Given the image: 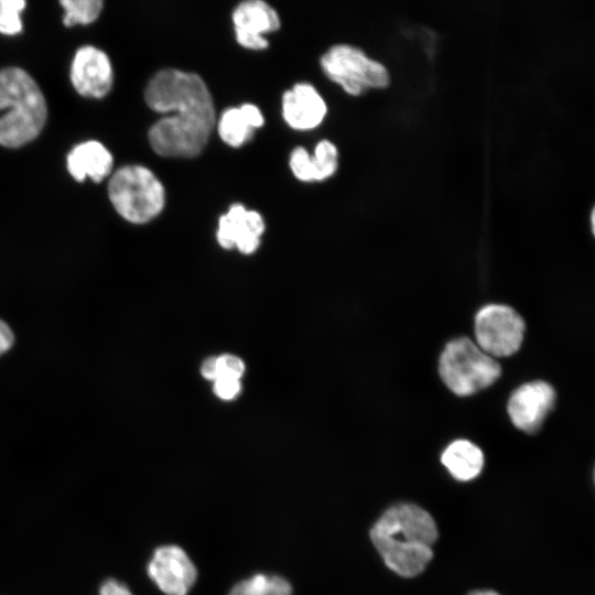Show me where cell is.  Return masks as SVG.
<instances>
[{"instance_id": "18", "label": "cell", "mask_w": 595, "mask_h": 595, "mask_svg": "<svg viewBox=\"0 0 595 595\" xmlns=\"http://www.w3.org/2000/svg\"><path fill=\"white\" fill-rule=\"evenodd\" d=\"M228 595H293V587L283 576L256 573L237 582Z\"/></svg>"}, {"instance_id": "7", "label": "cell", "mask_w": 595, "mask_h": 595, "mask_svg": "<svg viewBox=\"0 0 595 595\" xmlns=\"http://www.w3.org/2000/svg\"><path fill=\"white\" fill-rule=\"evenodd\" d=\"M524 321L512 307L489 304L482 307L474 322L476 345L493 358L517 353L524 335Z\"/></svg>"}, {"instance_id": "8", "label": "cell", "mask_w": 595, "mask_h": 595, "mask_svg": "<svg viewBox=\"0 0 595 595\" xmlns=\"http://www.w3.org/2000/svg\"><path fill=\"white\" fill-rule=\"evenodd\" d=\"M147 570L150 578L165 595H187L198 576L190 555L175 544L156 548Z\"/></svg>"}, {"instance_id": "10", "label": "cell", "mask_w": 595, "mask_h": 595, "mask_svg": "<svg viewBox=\"0 0 595 595\" xmlns=\"http://www.w3.org/2000/svg\"><path fill=\"white\" fill-rule=\"evenodd\" d=\"M75 90L89 98H102L112 86V67L108 55L91 45L78 48L69 72Z\"/></svg>"}, {"instance_id": "24", "label": "cell", "mask_w": 595, "mask_h": 595, "mask_svg": "<svg viewBox=\"0 0 595 595\" xmlns=\"http://www.w3.org/2000/svg\"><path fill=\"white\" fill-rule=\"evenodd\" d=\"M236 33L237 42L249 50H264L268 47L269 43L263 36L249 35L245 33Z\"/></svg>"}, {"instance_id": "23", "label": "cell", "mask_w": 595, "mask_h": 595, "mask_svg": "<svg viewBox=\"0 0 595 595\" xmlns=\"http://www.w3.org/2000/svg\"><path fill=\"white\" fill-rule=\"evenodd\" d=\"M15 343L12 327L0 317V357L9 353Z\"/></svg>"}, {"instance_id": "1", "label": "cell", "mask_w": 595, "mask_h": 595, "mask_svg": "<svg viewBox=\"0 0 595 595\" xmlns=\"http://www.w3.org/2000/svg\"><path fill=\"white\" fill-rule=\"evenodd\" d=\"M147 105L155 112H175L149 130L153 151L165 158H194L208 142L216 123L213 97L195 73L174 68L158 72L144 90Z\"/></svg>"}, {"instance_id": "12", "label": "cell", "mask_w": 595, "mask_h": 595, "mask_svg": "<svg viewBox=\"0 0 595 595\" xmlns=\"http://www.w3.org/2000/svg\"><path fill=\"white\" fill-rule=\"evenodd\" d=\"M326 111L324 99L310 84H295L282 96V115L292 129L316 128L323 121Z\"/></svg>"}, {"instance_id": "20", "label": "cell", "mask_w": 595, "mask_h": 595, "mask_svg": "<svg viewBox=\"0 0 595 595\" xmlns=\"http://www.w3.org/2000/svg\"><path fill=\"white\" fill-rule=\"evenodd\" d=\"M23 0H0V33L15 35L22 31L21 12L25 8Z\"/></svg>"}, {"instance_id": "5", "label": "cell", "mask_w": 595, "mask_h": 595, "mask_svg": "<svg viewBox=\"0 0 595 595\" xmlns=\"http://www.w3.org/2000/svg\"><path fill=\"white\" fill-rule=\"evenodd\" d=\"M439 374L453 393L466 397L491 386L500 377L501 367L468 337H458L443 349Z\"/></svg>"}, {"instance_id": "15", "label": "cell", "mask_w": 595, "mask_h": 595, "mask_svg": "<svg viewBox=\"0 0 595 595\" xmlns=\"http://www.w3.org/2000/svg\"><path fill=\"white\" fill-rule=\"evenodd\" d=\"M264 118L260 109L252 104L226 109L217 123L220 139L232 148H239L251 140L255 130L262 127Z\"/></svg>"}, {"instance_id": "26", "label": "cell", "mask_w": 595, "mask_h": 595, "mask_svg": "<svg viewBox=\"0 0 595 595\" xmlns=\"http://www.w3.org/2000/svg\"><path fill=\"white\" fill-rule=\"evenodd\" d=\"M201 372L208 380L216 379V357L208 358L201 367Z\"/></svg>"}, {"instance_id": "25", "label": "cell", "mask_w": 595, "mask_h": 595, "mask_svg": "<svg viewBox=\"0 0 595 595\" xmlns=\"http://www.w3.org/2000/svg\"><path fill=\"white\" fill-rule=\"evenodd\" d=\"M99 595H132V593L121 582L110 578L101 585Z\"/></svg>"}, {"instance_id": "6", "label": "cell", "mask_w": 595, "mask_h": 595, "mask_svg": "<svg viewBox=\"0 0 595 595\" xmlns=\"http://www.w3.org/2000/svg\"><path fill=\"white\" fill-rule=\"evenodd\" d=\"M325 75L350 95H359L371 87L389 83L386 67L368 57L358 47L348 44L332 46L321 58Z\"/></svg>"}, {"instance_id": "13", "label": "cell", "mask_w": 595, "mask_h": 595, "mask_svg": "<svg viewBox=\"0 0 595 595\" xmlns=\"http://www.w3.org/2000/svg\"><path fill=\"white\" fill-rule=\"evenodd\" d=\"M67 170L74 180L83 182L87 177L99 183L107 177L113 165L109 150L96 140L75 145L66 159Z\"/></svg>"}, {"instance_id": "17", "label": "cell", "mask_w": 595, "mask_h": 595, "mask_svg": "<svg viewBox=\"0 0 595 595\" xmlns=\"http://www.w3.org/2000/svg\"><path fill=\"white\" fill-rule=\"evenodd\" d=\"M441 462L453 478L459 482H469L480 474L484 466V454L470 441L456 440L443 451Z\"/></svg>"}, {"instance_id": "3", "label": "cell", "mask_w": 595, "mask_h": 595, "mask_svg": "<svg viewBox=\"0 0 595 595\" xmlns=\"http://www.w3.org/2000/svg\"><path fill=\"white\" fill-rule=\"evenodd\" d=\"M0 144L19 148L33 141L47 119V105L36 82L24 69H0Z\"/></svg>"}, {"instance_id": "9", "label": "cell", "mask_w": 595, "mask_h": 595, "mask_svg": "<svg viewBox=\"0 0 595 595\" xmlns=\"http://www.w3.org/2000/svg\"><path fill=\"white\" fill-rule=\"evenodd\" d=\"M555 402L553 387L542 380L530 381L510 396L507 411L512 424L522 432L537 433Z\"/></svg>"}, {"instance_id": "19", "label": "cell", "mask_w": 595, "mask_h": 595, "mask_svg": "<svg viewBox=\"0 0 595 595\" xmlns=\"http://www.w3.org/2000/svg\"><path fill=\"white\" fill-rule=\"evenodd\" d=\"M64 9L63 23L65 26L75 24H89L100 14L102 1L100 0H62Z\"/></svg>"}, {"instance_id": "4", "label": "cell", "mask_w": 595, "mask_h": 595, "mask_svg": "<svg viewBox=\"0 0 595 595\" xmlns=\"http://www.w3.org/2000/svg\"><path fill=\"white\" fill-rule=\"evenodd\" d=\"M108 197L125 220L145 224L164 208L165 190L151 170L130 164L119 167L111 175Z\"/></svg>"}, {"instance_id": "21", "label": "cell", "mask_w": 595, "mask_h": 595, "mask_svg": "<svg viewBox=\"0 0 595 595\" xmlns=\"http://www.w3.org/2000/svg\"><path fill=\"white\" fill-rule=\"evenodd\" d=\"M244 372L245 364L240 358L229 354L216 357V379L220 377L240 379Z\"/></svg>"}, {"instance_id": "2", "label": "cell", "mask_w": 595, "mask_h": 595, "mask_svg": "<svg viewBox=\"0 0 595 595\" xmlns=\"http://www.w3.org/2000/svg\"><path fill=\"white\" fill-rule=\"evenodd\" d=\"M437 527L429 511L402 502L389 507L369 531L383 563L402 577L422 573L433 559Z\"/></svg>"}, {"instance_id": "11", "label": "cell", "mask_w": 595, "mask_h": 595, "mask_svg": "<svg viewBox=\"0 0 595 595\" xmlns=\"http://www.w3.org/2000/svg\"><path fill=\"white\" fill-rule=\"evenodd\" d=\"M263 231L262 216L236 203L219 218L217 241L225 249L236 247L240 252L250 255L258 249Z\"/></svg>"}, {"instance_id": "27", "label": "cell", "mask_w": 595, "mask_h": 595, "mask_svg": "<svg viewBox=\"0 0 595 595\" xmlns=\"http://www.w3.org/2000/svg\"><path fill=\"white\" fill-rule=\"evenodd\" d=\"M468 595H500V594L493 589H482V591L470 592Z\"/></svg>"}, {"instance_id": "14", "label": "cell", "mask_w": 595, "mask_h": 595, "mask_svg": "<svg viewBox=\"0 0 595 595\" xmlns=\"http://www.w3.org/2000/svg\"><path fill=\"white\" fill-rule=\"evenodd\" d=\"M290 169L294 176L303 182L323 181L332 176L338 166V152L328 140L320 141L310 155L303 147L293 149L290 155Z\"/></svg>"}, {"instance_id": "22", "label": "cell", "mask_w": 595, "mask_h": 595, "mask_svg": "<svg viewBox=\"0 0 595 595\" xmlns=\"http://www.w3.org/2000/svg\"><path fill=\"white\" fill-rule=\"evenodd\" d=\"M240 379L220 377L214 381V391L223 400H232L240 392Z\"/></svg>"}, {"instance_id": "16", "label": "cell", "mask_w": 595, "mask_h": 595, "mask_svg": "<svg viewBox=\"0 0 595 595\" xmlns=\"http://www.w3.org/2000/svg\"><path fill=\"white\" fill-rule=\"evenodd\" d=\"M235 32L262 36L280 28L277 11L261 0H248L239 3L232 11Z\"/></svg>"}]
</instances>
